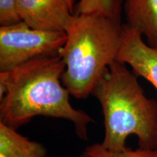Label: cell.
Masks as SVG:
<instances>
[{
	"label": "cell",
	"mask_w": 157,
	"mask_h": 157,
	"mask_svg": "<svg viewBox=\"0 0 157 157\" xmlns=\"http://www.w3.org/2000/svg\"><path fill=\"white\" fill-rule=\"evenodd\" d=\"M137 76L116 60L93 90L104 117L105 136L101 145L110 151L127 150L126 140L134 135L139 148L157 149V102L148 98Z\"/></svg>",
	"instance_id": "7a4b0ae2"
},
{
	"label": "cell",
	"mask_w": 157,
	"mask_h": 157,
	"mask_svg": "<svg viewBox=\"0 0 157 157\" xmlns=\"http://www.w3.org/2000/svg\"><path fill=\"white\" fill-rule=\"evenodd\" d=\"M65 64L59 56L43 57L0 72V122L17 129L37 116L70 121L80 139L88 140L93 119L69 101L62 83Z\"/></svg>",
	"instance_id": "6da1fadb"
},
{
	"label": "cell",
	"mask_w": 157,
	"mask_h": 157,
	"mask_svg": "<svg viewBox=\"0 0 157 157\" xmlns=\"http://www.w3.org/2000/svg\"><path fill=\"white\" fill-rule=\"evenodd\" d=\"M78 157H157V149L132 150L128 148L124 151L113 152L103 148L101 143H94L85 148Z\"/></svg>",
	"instance_id": "30bf717a"
},
{
	"label": "cell",
	"mask_w": 157,
	"mask_h": 157,
	"mask_svg": "<svg viewBox=\"0 0 157 157\" xmlns=\"http://www.w3.org/2000/svg\"><path fill=\"white\" fill-rule=\"evenodd\" d=\"M126 23L146 39V44L157 49V0H125Z\"/></svg>",
	"instance_id": "52a82bcc"
},
{
	"label": "cell",
	"mask_w": 157,
	"mask_h": 157,
	"mask_svg": "<svg viewBox=\"0 0 157 157\" xmlns=\"http://www.w3.org/2000/svg\"><path fill=\"white\" fill-rule=\"evenodd\" d=\"M122 0H79L74 7V15L101 13L121 16Z\"/></svg>",
	"instance_id": "9c48e42d"
},
{
	"label": "cell",
	"mask_w": 157,
	"mask_h": 157,
	"mask_svg": "<svg viewBox=\"0 0 157 157\" xmlns=\"http://www.w3.org/2000/svg\"><path fill=\"white\" fill-rule=\"evenodd\" d=\"M74 2H75V0H68V5H69L70 8L73 13L74 11V7H75V6H74Z\"/></svg>",
	"instance_id": "7c38bea8"
},
{
	"label": "cell",
	"mask_w": 157,
	"mask_h": 157,
	"mask_svg": "<svg viewBox=\"0 0 157 157\" xmlns=\"http://www.w3.org/2000/svg\"><path fill=\"white\" fill-rule=\"evenodd\" d=\"M117 60L132 68L137 76H141L157 90V49L143 40L136 29L123 24Z\"/></svg>",
	"instance_id": "8992f818"
},
{
	"label": "cell",
	"mask_w": 157,
	"mask_h": 157,
	"mask_svg": "<svg viewBox=\"0 0 157 157\" xmlns=\"http://www.w3.org/2000/svg\"><path fill=\"white\" fill-rule=\"evenodd\" d=\"M17 0H0V25L10 26L21 22Z\"/></svg>",
	"instance_id": "8fae6325"
},
{
	"label": "cell",
	"mask_w": 157,
	"mask_h": 157,
	"mask_svg": "<svg viewBox=\"0 0 157 157\" xmlns=\"http://www.w3.org/2000/svg\"><path fill=\"white\" fill-rule=\"evenodd\" d=\"M66 32L33 29L21 21L0 27V72H7L34 59L59 56Z\"/></svg>",
	"instance_id": "277c9868"
},
{
	"label": "cell",
	"mask_w": 157,
	"mask_h": 157,
	"mask_svg": "<svg viewBox=\"0 0 157 157\" xmlns=\"http://www.w3.org/2000/svg\"><path fill=\"white\" fill-rule=\"evenodd\" d=\"M44 145L0 122V157H47Z\"/></svg>",
	"instance_id": "ba28073f"
},
{
	"label": "cell",
	"mask_w": 157,
	"mask_h": 157,
	"mask_svg": "<svg viewBox=\"0 0 157 157\" xmlns=\"http://www.w3.org/2000/svg\"><path fill=\"white\" fill-rule=\"evenodd\" d=\"M123 24L121 16L97 12L74 15L60 56L65 64L62 83L70 95L84 99L117 60Z\"/></svg>",
	"instance_id": "3957f363"
},
{
	"label": "cell",
	"mask_w": 157,
	"mask_h": 157,
	"mask_svg": "<svg viewBox=\"0 0 157 157\" xmlns=\"http://www.w3.org/2000/svg\"><path fill=\"white\" fill-rule=\"evenodd\" d=\"M22 21L33 29L67 32L74 14L68 0H17Z\"/></svg>",
	"instance_id": "5b68a950"
}]
</instances>
